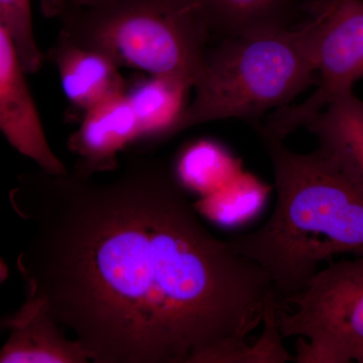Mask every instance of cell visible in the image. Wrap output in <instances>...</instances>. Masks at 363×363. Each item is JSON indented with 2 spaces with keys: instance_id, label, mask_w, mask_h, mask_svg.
I'll return each mask as SVG.
<instances>
[{
  "instance_id": "6da1fadb",
  "label": "cell",
  "mask_w": 363,
  "mask_h": 363,
  "mask_svg": "<svg viewBox=\"0 0 363 363\" xmlns=\"http://www.w3.org/2000/svg\"><path fill=\"white\" fill-rule=\"evenodd\" d=\"M28 225L16 260L40 301L96 363H257L247 337L276 302L266 272L203 223L180 177L136 159L20 178Z\"/></svg>"
},
{
  "instance_id": "7a4b0ae2",
  "label": "cell",
  "mask_w": 363,
  "mask_h": 363,
  "mask_svg": "<svg viewBox=\"0 0 363 363\" xmlns=\"http://www.w3.org/2000/svg\"><path fill=\"white\" fill-rule=\"evenodd\" d=\"M262 142L274 169V211L257 230L227 241L267 272L281 308L321 262L363 257V187L319 149L302 154L284 140Z\"/></svg>"
},
{
  "instance_id": "3957f363",
  "label": "cell",
  "mask_w": 363,
  "mask_h": 363,
  "mask_svg": "<svg viewBox=\"0 0 363 363\" xmlns=\"http://www.w3.org/2000/svg\"><path fill=\"white\" fill-rule=\"evenodd\" d=\"M316 78L311 20L296 28L281 23L225 38L208 50L194 96L169 136L223 119L257 128L266 114L290 105Z\"/></svg>"
},
{
  "instance_id": "277c9868",
  "label": "cell",
  "mask_w": 363,
  "mask_h": 363,
  "mask_svg": "<svg viewBox=\"0 0 363 363\" xmlns=\"http://www.w3.org/2000/svg\"><path fill=\"white\" fill-rule=\"evenodd\" d=\"M42 7L60 32L119 68L172 79L191 89L201 75L211 33L192 0H42Z\"/></svg>"
},
{
  "instance_id": "5b68a950",
  "label": "cell",
  "mask_w": 363,
  "mask_h": 363,
  "mask_svg": "<svg viewBox=\"0 0 363 363\" xmlns=\"http://www.w3.org/2000/svg\"><path fill=\"white\" fill-rule=\"evenodd\" d=\"M283 337L298 336L297 363H363V257L331 262L278 308Z\"/></svg>"
},
{
  "instance_id": "8992f818",
  "label": "cell",
  "mask_w": 363,
  "mask_h": 363,
  "mask_svg": "<svg viewBox=\"0 0 363 363\" xmlns=\"http://www.w3.org/2000/svg\"><path fill=\"white\" fill-rule=\"evenodd\" d=\"M317 87L300 104L272 111L260 140H284L363 79V0H325L312 9Z\"/></svg>"
},
{
  "instance_id": "52a82bcc",
  "label": "cell",
  "mask_w": 363,
  "mask_h": 363,
  "mask_svg": "<svg viewBox=\"0 0 363 363\" xmlns=\"http://www.w3.org/2000/svg\"><path fill=\"white\" fill-rule=\"evenodd\" d=\"M26 75L13 40L0 21V135L40 169L65 173L68 169L45 135Z\"/></svg>"
},
{
  "instance_id": "ba28073f",
  "label": "cell",
  "mask_w": 363,
  "mask_h": 363,
  "mask_svg": "<svg viewBox=\"0 0 363 363\" xmlns=\"http://www.w3.org/2000/svg\"><path fill=\"white\" fill-rule=\"evenodd\" d=\"M11 331L0 348V363H83L89 360L77 341L65 332L37 298L26 297L13 316L4 321Z\"/></svg>"
},
{
  "instance_id": "9c48e42d",
  "label": "cell",
  "mask_w": 363,
  "mask_h": 363,
  "mask_svg": "<svg viewBox=\"0 0 363 363\" xmlns=\"http://www.w3.org/2000/svg\"><path fill=\"white\" fill-rule=\"evenodd\" d=\"M45 59L56 67L69 101L85 112L125 92L121 68L111 59L75 44L63 33H59Z\"/></svg>"
},
{
  "instance_id": "30bf717a",
  "label": "cell",
  "mask_w": 363,
  "mask_h": 363,
  "mask_svg": "<svg viewBox=\"0 0 363 363\" xmlns=\"http://www.w3.org/2000/svg\"><path fill=\"white\" fill-rule=\"evenodd\" d=\"M84 121L72 136L71 147L83 157L81 168L87 171L114 169L116 155L126 143L145 133L130 95L109 98L85 112Z\"/></svg>"
},
{
  "instance_id": "8fae6325",
  "label": "cell",
  "mask_w": 363,
  "mask_h": 363,
  "mask_svg": "<svg viewBox=\"0 0 363 363\" xmlns=\"http://www.w3.org/2000/svg\"><path fill=\"white\" fill-rule=\"evenodd\" d=\"M318 147L363 187V100L353 92L337 97L304 126Z\"/></svg>"
},
{
  "instance_id": "7c38bea8",
  "label": "cell",
  "mask_w": 363,
  "mask_h": 363,
  "mask_svg": "<svg viewBox=\"0 0 363 363\" xmlns=\"http://www.w3.org/2000/svg\"><path fill=\"white\" fill-rule=\"evenodd\" d=\"M212 35L222 39L284 23L288 0H192Z\"/></svg>"
},
{
  "instance_id": "4fadbf2b",
  "label": "cell",
  "mask_w": 363,
  "mask_h": 363,
  "mask_svg": "<svg viewBox=\"0 0 363 363\" xmlns=\"http://www.w3.org/2000/svg\"><path fill=\"white\" fill-rule=\"evenodd\" d=\"M0 21L13 40L26 75L39 72L45 56L35 39L30 0H0Z\"/></svg>"
},
{
  "instance_id": "5bb4252c",
  "label": "cell",
  "mask_w": 363,
  "mask_h": 363,
  "mask_svg": "<svg viewBox=\"0 0 363 363\" xmlns=\"http://www.w3.org/2000/svg\"><path fill=\"white\" fill-rule=\"evenodd\" d=\"M9 274V269H7L6 264L4 260L0 257V284L4 283Z\"/></svg>"
},
{
  "instance_id": "9a60e30c",
  "label": "cell",
  "mask_w": 363,
  "mask_h": 363,
  "mask_svg": "<svg viewBox=\"0 0 363 363\" xmlns=\"http://www.w3.org/2000/svg\"><path fill=\"white\" fill-rule=\"evenodd\" d=\"M72 1L76 2V4H89L94 2L95 0H72Z\"/></svg>"
}]
</instances>
